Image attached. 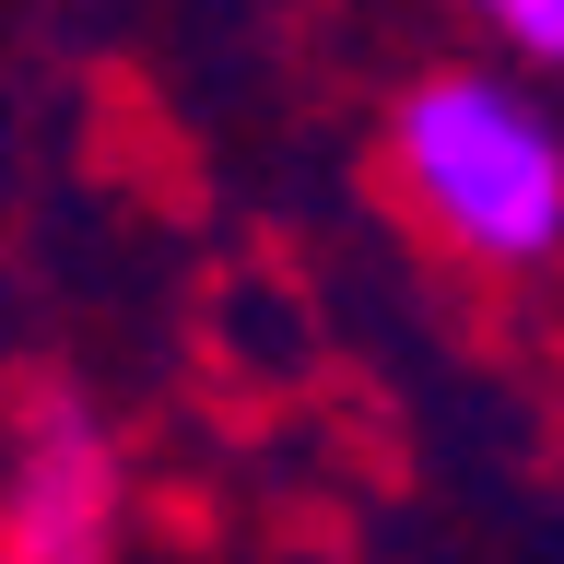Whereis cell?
<instances>
[{
    "instance_id": "cell-1",
    "label": "cell",
    "mask_w": 564,
    "mask_h": 564,
    "mask_svg": "<svg viewBox=\"0 0 564 564\" xmlns=\"http://www.w3.org/2000/svg\"><path fill=\"white\" fill-rule=\"evenodd\" d=\"M388 176L458 259L529 271L564 247V130L506 70H423L388 118Z\"/></svg>"
},
{
    "instance_id": "cell-2",
    "label": "cell",
    "mask_w": 564,
    "mask_h": 564,
    "mask_svg": "<svg viewBox=\"0 0 564 564\" xmlns=\"http://www.w3.org/2000/svg\"><path fill=\"white\" fill-rule=\"evenodd\" d=\"M118 553V447L70 388H35L0 470V564H106Z\"/></svg>"
},
{
    "instance_id": "cell-3",
    "label": "cell",
    "mask_w": 564,
    "mask_h": 564,
    "mask_svg": "<svg viewBox=\"0 0 564 564\" xmlns=\"http://www.w3.org/2000/svg\"><path fill=\"white\" fill-rule=\"evenodd\" d=\"M494 35H506L518 59L564 70V0H494Z\"/></svg>"
}]
</instances>
